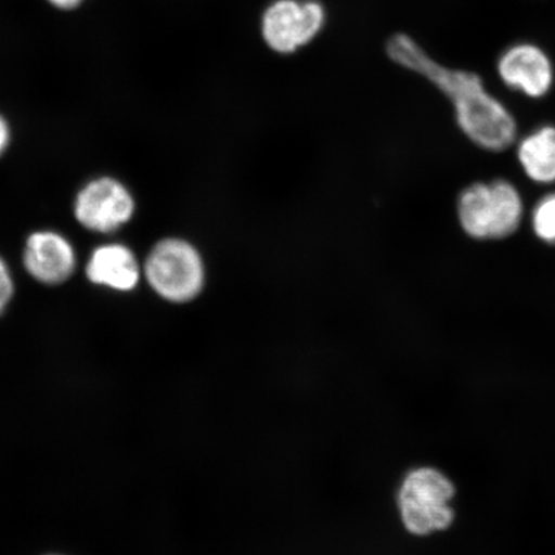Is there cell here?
<instances>
[{
    "label": "cell",
    "instance_id": "13",
    "mask_svg": "<svg viewBox=\"0 0 555 555\" xmlns=\"http://www.w3.org/2000/svg\"><path fill=\"white\" fill-rule=\"evenodd\" d=\"M11 142V128L9 122L0 115V156H2Z\"/></svg>",
    "mask_w": 555,
    "mask_h": 555
},
{
    "label": "cell",
    "instance_id": "8",
    "mask_svg": "<svg viewBox=\"0 0 555 555\" xmlns=\"http://www.w3.org/2000/svg\"><path fill=\"white\" fill-rule=\"evenodd\" d=\"M24 266L34 280L48 286H57L74 273L76 268L74 246L57 232H35L26 241Z\"/></svg>",
    "mask_w": 555,
    "mask_h": 555
},
{
    "label": "cell",
    "instance_id": "9",
    "mask_svg": "<svg viewBox=\"0 0 555 555\" xmlns=\"http://www.w3.org/2000/svg\"><path fill=\"white\" fill-rule=\"evenodd\" d=\"M143 270L128 246L109 243L95 248L87 263V276L95 286L130 293L137 288Z\"/></svg>",
    "mask_w": 555,
    "mask_h": 555
},
{
    "label": "cell",
    "instance_id": "4",
    "mask_svg": "<svg viewBox=\"0 0 555 555\" xmlns=\"http://www.w3.org/2000/svg\"><path fill=\"white\" fill-rule=\"evenodd\" d=\"M143 274L156 295L171 304L196 300L206 283L203 255L182 238L156 243L145 259Z\"/></svg>",
    "mask_w": 555,
    "mask_h": 555
},
{
    "label": "cell",
    "instance_id": "1",
    "mask_svg": "<svg viewBox=\"0 0 555 555\" xmlns=\"http://www.w3.org/2000/svg\"><path fill=\"white\" fill-rule=\"evenodd\" d=\"M387 52L397 64L425 76L448 96L457 125L478 147L503 152L515 143V117L486 90L480 76L437 64L406 35H397L388 41Z\"/></svg>",
    "mask_w": 555,
    "mask_h": 555
},
{
    "label": "cell",
    "instance_id": "5",
    "mask_svg": "<svg viewBox=\"0 0 555 555\" xmlns=\"http://www.w3.org/2000/svg\"><path fill=\"white\" fill-rule=\"evenodd\" d=\"M76 220L96 233H111L129 223L135 212V201L128 186L111 177L92 180L76 196Z\"/></svg>",
    "mask_w": 555,
    "mask_h": 555
},
{
    "label": "cell",
    "instance_id": "6",
    "mask_svg": "<svg viewBox=\"0 0 555 555\" xmlns=\"http://www.w3.org/2000/svg\"><path fill=\"white\" fill-rule=\"evenodd\" d=\"M323 20L321 4L280 0L270 7L263 17V37L274 51L291 53L315 37Z\"/></svg>",
    "mask_w": 555,
    "mask_h": 555
},
{
    "label": "cell",
    "instance_id": "11",
    "mask_svg": "<svg viewBox=\"0 0 555 555\" xmlns=\"http://www.w3.org/2000/svg\"><path fill=\"white\" fill-rule=\"evenodd\" d=\"M531 223L537 237L555 245V193L546 194L533 208Z\"/></svg>",
    "mask_w": 555,
    "mask_h": 555
},
{
    "label": "cell",
    "instance_id": "2",
    "mask_svg": "<svg viewBox=\"0 0 555 555\" xmlns=\"http://www.w3.org/2000/svg\"><path fill=\"white\" fill-rule=\"evenodd\" d=\"M455 495L454 482L441 469L421 466L409 470L397 494L401 525L418 538L449 530L455 519Z\"/></svg>",
    "mask_w": 555,
    "mask_h": 555
},
{
    "label": "cell",
    "instance_id": "12",
    "mask_svg": "<svg viewBox=\"0 0 555 555\" xmlns=\"http://www.w3.org/2000/svg\"><path fill=\"white\" fill-rule=\"evenodd\" d=\"M13 293H15V284H13L10 268L3 258H0V315L9 307Z\"/></svg>",
    "mask_w": 555,
    "mask_h": 555
},
{
    "label": "cell",
    "instance_id": "7",
    "mask_svg": "<svg viewBox=\"0 0 555 555\" xmlns=\"http://www.w3.org/2000/svg\"><path fill=\"white\" fill-rule=\"evenodd\" d=\"M498 73L504 85L530 99H541L554 82L552 61L543 50L520 43L506 50L498 62Z\"/></svg>",
    "mask_w": 555,
    "mask_h": 555
},
{
    "label": "cell",
    "instance_id": "10",
    "mask_svg": "<svg viewBox=\"0 0 555 555\" xmlns=\"http://www.w3.org/2000/svg\"><path fill=\"white\" fill-rule=\"evenodd\" d=\"M517 157L533 183H555V127L546 125L525 137L518 144Z\"/></svg>",
    "mask_w": 555,
    "mask_h": 555
},
{
    "label": "cell",
    "instance_id": "3",
    "mask_svg": "<svg viewBox=\"0 0 555 555\" xmlns=\"http://www.w3.org/2000/svg\"><path fill=\"white\" fill-rule=\"evenodd\" d=\"M456 211L464 233L470 238L504 240L518 231L525 205L515 184L498 179L464 189L457 198Z\"/></svg>",
    "mask_w": 555,
    "mask_h": 555
},
{
    "label": "cell",
    "instance_id": "14",
    "mask_svg": "<svg viewBox=\"0 0 555 555\" xmlns=\"http://www.w3.org/2000/svg\"><path fill=\"white\" fill-rule=\"evenodd\" d=\"M54 7H57L60 10H73L75 7H78L85 0H48Z\"/></svg>",
    "mask_w": 555,
    "mask_h": 555
}]
</instances>
